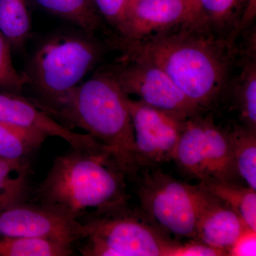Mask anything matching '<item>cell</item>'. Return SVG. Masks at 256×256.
I'll list each match as a JSON object with an SVG mask.
<instances>
[{
    "label": "cell",
    "mask_w": 256,
    "mask_h": 256,
    "mask_svg": "<svg viewBox=\"0 0 256 256\" xmlns=\"http://www.w3.org/2000/svg\"><path fill=\"white\" fill-rule=\"evenodd\" d=\"M114 40V50L156 64L203 110L228 92L240 54L238 42L198 20L139 41Z\"/></svg>",
    "instance_id": "6da1fadb"
},
{
    "label": "cell",
    "mask_w": 256,
    "mask_h": 256,
    "mask_svg": "<svg viewBox=\"0 0 256 256\" xmlns=\"http://www.w3.org/2000/svg\"><path fill=\"white\" fill-rule=\"evenodd\" d=\"M126 175L110 152L70 148L54 161L36 188L37 200L80 222L128 203Z\"/></svg>",
    "instance_id": "7a4b0ae2"
},
{
    "label": "cell",
    "mask_w": 256,
    "mask_h": 256,
    "mask_svg": "<svg viewBox=\"0 0 256 256\" xmlns=\"http://www.w3.org/2000/svg\"><path fill=\"white\" fill-rule=\"evenodd\" d=\"M130 96L99 68L48 107L41 108L72 130L79 128L105 146L126 174L138 171Z\"/></svg>",
    "instance_id": "3957f363"
},
{
    "label": "cell",
    "mask_w": 256,
    "mask_h": 256,
    "mask_svg": "<svg viewBox=\"0 0 256 256\" xmlns=\"http://www.w3.org/2000/svg\"><path fill=\"white\" fill-rule=\"evenodd\" d=\"M110 42L78 28L54 32L38 43L22 72L34 94L28 98L40 108L48 107L77 86L104 58Z\"/></svg>",
    "instance_id": "277c9868"
},
{
    "label": "cell",
    "mask_w": 256,
    "mask_h": 256,
    "mask_svg": "<svg viewBox=\"0 0 256 256\" xmlns=\"http://www.w3.org/2000/svg\"><path fill=\"white\" fill-rule=\"evenodd\" d=\"M84 256H170L175 242L126 204L82 220Z\"/></svg>",
    "instance_id": "5b68a950"
},
{
    "label": "cell",
    "mask_w": 256,
    "mask_h": 256,
    "mask_svg": "<svg viewBox=\"0 0 256 256\" xmlns=\"http://www.w3.org/2000/svg\"><path fill=\"white\" fill-rule=\"evenodd\" d=\"M142 213L166 237L195 238L208 193L160 171L144 173L138 188Z\"/></svg>",
    "instance_id": "8992f818"
},
{
    "label": "cell",
    "mask_w": 256,
    "mask_h": 256,
    "mask_svg": "<svg viewBox=\"0 0 256 256\" xmlns=\"http://www.w3.org/2000/svg\"><path fill=\"white\" fill-rule=\"evenodd\" d=\"M128 96H137L146 105L186 120L202 114L162 69L148 60L122 54L100 67Z\"/></svg>",
    "instance_id": "52a82bcc"
},
{
    "label": "cell",
    "mask_w": 256,
    "mask_h": 256,
    "mask_svg": "<svg viewBox=\"0 0 256 256\" xmlns=\"http://www.w3.org/2000/svg\"><path fill=\"white\" fill-rule=\"evenodd\" d=\"M129 109L134 130L138 170L172 160L186 120L134 100ZM188 120V119H186Z\"/></svg>",
    "instance_id": "ba28073f"
},
{
    "label": "cell",
    "mask_w": 256,
    "mask_h": 256,
    "mask_svg": "<svg viewBox=\"0 0 256 256\" xmlns=\"http://www.w3.org/2000/svg\"><path fill=\"white\" fill-rule=\"evenodd\" d=\"M0 236L74 244L84 238L82 224L41 204L21 202L0 212Z\"/></svg>",
    "instance_id": "9c48e42d"
},
{
    "label": "cell",
    "mask_w": 256,
    "mask_h": 256,
    "mask_svg": "<svg viewBox=\"0 0 256 256\" xmlns=\"http://www.w3.org/2000/svg\"><path fill=\"white\" fill-rule=\"evenodd\" d=\"M198 20V12L188 0H128L120 38L139 41Z\"/></svg>",
    "instance_id": "30bf717a"
},
{
    "label": "cell",
    "mask_w": 256,
    "mask_h": 256,
    "mask_svg": "<svg viewBox=\"0 0 256 256\" xmlns=\"http://www.w3.org/2000/svg\"><path fill=\"white\" fill-rule=\"evenodd\" d=\"M0 122L66 141L74 149L108 150L88 134L76 132L20 94L0 92Z\"/></svg>",
    "instance_id": "8fae6325"
},
{
    "label": "cell",
    "mask_w": 256,
    "mask_h": 256,
    "mask_svg": "<svg viewBox=\"0 0 256 256\" xmlns=\"http://www.w3.org/2000/svg\"><path fill=\"white\" fill-rule=\"evenodd\" d=\"M246 227L248 226L236 212L208 193L197 222L195 238L228 254Z\"/></svg>",
    "instance_id": "7c38bea8"
},
{
    "label": "cell",
    "mask_w": 256,
    "mask_h": 256,
    "mask_svg": "<svg viewBox=\"0 0 256 256\" xmlns=\"http://www.w3.org/2000/svg\"><path fill=\"white\" fill-rule=\"evenodd\" d=\"M256 3V0H197L200 20L236 42L255 20Z\"/></svg>",
    "instance_id": "4fadbf2b"
},
{
    "label": "cell",
    "mask_w": 256,
    "mask_h": 256,
    "mask_svg": "<svg viewBox=\"0 0 256 256\" xmlns=\"http://www.w3.org/2000/svg\"><path fill=\"white\" fill-rule=\"evenodd\" d=\"M240 46L238 65L234 72L228 92H233L240 112L242 126L256 131V42L252 32Z\"/></svg>",
    "instance_id": "5bb4252c"
},
{
    "label": "cell",
    "mask_w": 256,
    "mask_h": 256,
    "mask_svg": "<svg viewBox=\"0 0 256 256\" xmlns=\"http://www.w3.org/2000/svg\"><path fill=\"white\" fill-rule=\"evenodd\" d=\"M172 160L186 174L200 182L207 180L204 118L200 114L185 121Z\"/></svg>",
    "instance_id": "9a60e30c"
},
{
    "label": "cell",
    "mask_w": 256,
    "mask_h": 256,
    "mask_svg": "<svg viewBox=\"0 0 256 256\" xmlns=\"http://www.w3.org/2000/svg\"><path fill=\"white\" fill-rule=\"evenodd\" d=\"M205 158L207 180L236 182L238 175L234 166L232 144L228 132L204 118ZM204 182V181H203Z\"/></svg>",
    "instance_id": "2e32d148"
},
{
    "label": "cell",
    "mask_w": 256,
    "mask_h": 256,
    "mask_svg": "<svg viewBox=\"0 0 256 256\" xmlns=\"http://www.w3.org/2000/svg\"><path fill=\"white\" fill-rule=\"evenodd\" d=\"M36 1L46 11L70 22L89 34L98 36L102 34L107 40L114 36V32L106 28L105 20L96 8L94 0Z\"/></svg>",
    "instance_id": "e0dca14e"
},
{
    "label": "cell",
    "mask_w": 256,
    "mask_h": 256,
    "mask_svg": "<svg viewBox=\"0 0 256 256\" xmlns=\"http://www.w3.org/2000/svg\"><path fill=\"white\" fill-rule=\"evenodd\" d=\"M205 191L226 204L242 218L247 226L256 230V191L230 180L200 182Z\"/></svg>",
    "instance_id": "ac0fdd59"
},
{
    "label": "cell",
    "mask_w": 256,
    "mask_h": 256,
    "mask_svg": "<svg viewBox=\"0 0 256 256\" xmlns=\"http://www.w3.org/2000/svg\"><path fill=\"white\" fill-rule=\"evenodd\" d=\"M30 162L0 159V212L21 202L30 194Z\"/></svg>",
    "instance_id": "d6986e66"
},
{
    "label": "cell",
    "mask_w": 256,
    "mask_h": 256,
    "mask_svg": "<svg viewBox=\"0 0 256 256\" xmlns=\"http://www.w3.org/2000/svg\"><path fill=\"white\" fill-rule=\"evenodd\" d=\"M32 30L28 0H0V33L12 48H24L31 36Z\"/></svg>",
    "instance_id": "ffe728a7"
},
{
    "label": "cell",
    "mask_w": 256,
    "mask_h": 256,
    "mask_svg": "<svg viewBox=\"0 0 256 256\" xmlns=\"http://www.w3.org/2000/svg\"><path fill=\"white\" fill-rule=\"evenodd\" d=\"M228 132L236 174L256 191V131L240 126Z\"/></svg>",
    "instance_id": "44dd1931"
},
{
    "label": "cell",
    "mask_w": 256,
    "mask_h": 256,
    "mask_svg": "<svg viewBox=\"0 0 256 256\" xmlns=\"http://www.w3.org/2000/svg\"><path fill=\"white\" fill-rule=\"evenodd\" d=\"M46 138L40 133L0 122V159L26 161Z\"/></svg>",
    "instance_id": "7402d4cb"
},
{
    "label": "cell",
    "mask_w": 256,
    "mask_h": 256,
    "mask_svg": "<svg viewBox=\"0 0 256 256\" xmlns=\"http://www.w3.org/2000/svg\"><path fill=\"white\" fill-rule=\"evenodd\" d=\"M73 248L55 240L0 236V256H70Z\"/></svg>",
    "instance_id": "603a6c76"
},
{
    "label": "cell",
    "mask_w": 256,
    "mask_h": 256,
    "mask_svg": "<svg viewBox=\"0 0 256 256\" xmlns=\"http://www.w3.org/2000/svg\"><path fill=\"white\" fill-rule=\"evenodd\" d=\"M11 50L9 42L0 33V92L22 95L26 80L22 73L15 68Z\"/></svg>",
    "instance_id": "cb8c5ba5"
},
{
    "label": "cell",
    "mask_w": 256,
    "mask_h": 256,
    "mask_svg": "<svg viewBox=\"0 0 256 256\" xmlns=\"http://www.w3.org/2000/svg\"><path fill=\"white\" fill-rule=\"evenodd\" d=\"M96 8L114 34L119 36L124 28L128 0H94Z\"/></svg>",
    "instance_id": "d4e9b609"
},
{
    "label": "cell",
    "mask_w": 256,
    "mask_h": 256,
    "mask_svg": "<svg viewBox=\"0 0 256 256\" xmlns=\"http://www.w3.org/2000/svg\"><path fill=\"white\" fill-rule=\"evenodd\" d=\"M228 256L226 252L210 246L200 242L178 244L176 242L170 256Z\"/></svg>",
    "instance_id": "484cf974"
},
{
    "label": "cell",
    "mask_w": 256,
    "mask_h": 256,
    "mask_svg": "<svg viewBox=\"0 0 256 256\" xmlns=\"http://www.w3.org/2000/svg\"><path fill=\"white\" fill-rule=\"evenodd\" d=\"M228 256H256V230L246 227L229 249Z\"/></svg>",
    "instance_id": "4316f807"
},
{
    "label": "cell",
    "mask_w": 256,
    "mask_h": 256,
    "mask_svg": "<svg viewBox=\"0 0 256 256\" xmlns=\"http://www.w3.org/2000/svg\"><path fill=\"white\" fill-rule=\"evenodd\" d=\"M188 2H190V3H192V4H193V6H194L195 8H196V10H197V12H198V4H197V0H188ZM198 18H200V15H198Z\"/></svg>",
    "instance_id": "83f0119b"
}]
</instances>
